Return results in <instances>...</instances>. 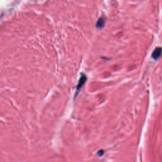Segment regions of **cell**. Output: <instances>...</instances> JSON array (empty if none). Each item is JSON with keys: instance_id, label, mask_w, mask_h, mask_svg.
I'll return each mask as SVG.
<instances>
[{"instance_id": "4", "label": "cell", "mask_w": 162, "mask_h": 162, "mask_svg": "<svg viewBox=\"0 0 162 162\" xmlns=\"http://www.w3.org/2000/svg\"><path fill=\"white\" fill-rule=\"evenodd\" d=\"M103 154H104V151L102 150H99L98 153V154L99 156H102L103 155Z\"/></svg>"}, {"instance_id": "1", "label": "cell", "mask_w": 162, "mask_h": 162, "mask_svg": "<svg viewBox=\"0 0 162 162\" xmlns=\"http://www.w3.org/2000/svg\"><path fill=\"white\" fill-rule=\"evenodd\" d=\"M86 76L84 75V74H82L81 75V77H80V79H79V81L78 85L77 86V91L75 92V97L77 96V95L78 94V92L80 91V90L82 89V87H83V86L85 84V82L86 81Z\"/></svg>"}, {"instance_id": "2", "label": "cell", "mask_w": 162, "mask_h": 162, "mask_svg": "<svg viewBox=\"0 0 162 162\" xmlns=\"http://www.w3.org/2000/svg\"><path fill=\"white\" fill-rule=\"evenodd\" d=\"M162 54V47H156L152 53V58L154 59H158Z\"/></svg>"}, {"instance_id": "3", "label": "cell", "mask_w": 162, "mask_h": 162, "mask_svg": "<svg viewBox=\"0 0 162 162\" xmlns=\"http://www.w3.org/2000/svg\"><path fill=\"white\" fill-rule=\"evenodd\" d=\"M104 24H105V21H104L103 18H100L97 22L96 27L98 28H101V27H103Z\"/></svg>"}]
</instances>
